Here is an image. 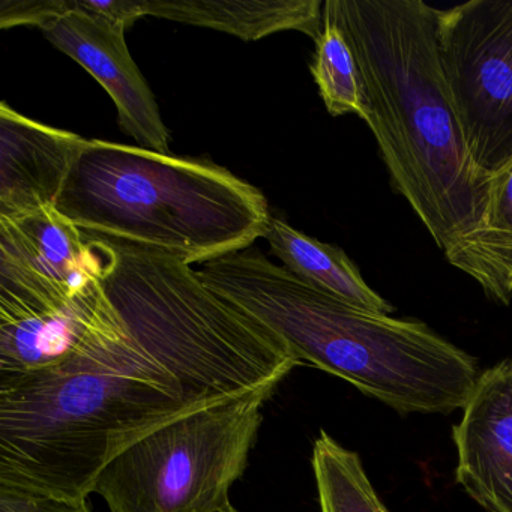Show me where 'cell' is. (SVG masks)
I'll return each instance as SVG.
<instances>
[{"mask_svg": "<svg viewBox=\"0 0 512 512\" xmlns=\"http://www.w3.org/2000/svg\"><path fill=\"white\" fill-rule=\"evenodd\" d=\"M110 301L128 340L43 373L0 377V484L88 500L113 455L206 404L200 398L223 377L154 307L127 290Z\"/></svg>", "mask_w": 512, "mask_h": 512, "instance_id": "6da1fadb", "label": "cell"}, {"mask_svg": "<svg viewBox=\"0 0 512 512\" xmlns=\"http://www.w3.org/2000/svg\"><path fill=\"white\" fill-rule=\"evenodd\" d=\"M440 10L422 0H326L361 73L365 124L395 190L440 250L472 229L490 178L470 157L443 73Z\"/></svg>", "mask_w": 512, "mask_h": 512, "instance_id": "7a4b0ae2", "label": "cell"}, {"mask_svg": "<svg viewBox=\"0 0 512 512\" xmlns=\"http://www.w3.org/2000/svg\"><path fill=\"white\" fill-rule=\"evenodd\" d=\"M200 277L286 343L299 365L346 380L398 413L449 415L478 382V362L418 319L326 295L257 250L203 263Z\"/></svg>", "mask_w": 512, "mask_h": 512, "instance_id": "3957f363", "label": "cell"}, {"mask_svg": "<svg viewBox=\"0 0 512 512\" xmlns=\"http://www.w3.org/2000/svg\"><path fill=\"white\" fill-rule=\"evenodd\" d=\"M91 236L206 263L245 250L268 226L266 197L224 167L86 140L56 203Z\"/></svg>", "mask_w": 512, "mask_h": 512, "instance_id": "277c9868", "label": "cell"}, {"mask_svg": "<svg viewBox=\"0 0 512 512\" xmlns=\"http://www.w3.org/2000/svg\"><path fill=\"white\" fill-rule=\"evenodd\" d=\"M278 385L193 407L113 455L92 482L110 512H212L230 502Z\"/></svg>", "mask_w": 512, "mask_h": 512, "instance_id": "5b68a950", "label": "cell"}, {"mask_svg": "<svg viewBox=\"0 0 512 512\" xmlns=\"http://www.w3.org/2000/svg\"><path fill=\"white\" fill-rule=\"evenodd\" d=\"M439 50L470 157L491 179L512 164V0L440 10Z\"/></svg>", "mask_w": 512, "mask_h": 512, "instance_id": "8992f818", "label": "cell"}, {"mask_svg": "<svg viewBox=\"0 0 512 512\" xmlns=\"http://www.w3.org/2000/svg\"><path fill=\"white\" fill-rule=\"evenodd\" d=\"M128 338L101 280L71 293L0 260V377L53 370Z\"/></svg>", "mask_w": 512, "mask_h": 512, "instance_id": "52a82bcc", "label": "cell"}, {"mask_svg": "<svg viewBox=\"0 0 512 512\" xmlns=\"http://www.w3.org/2000/svg\"><path fill=\"white\" fill-rule=\"evenodd\" d=\"M65 14L40 31L49 43L82 65L115 101L119 125L140 148L169 154L170 133L155 95L130 55L125 31L83 10L80 0H64Z\"/></svg>", "mask_w": 512, "mask_h": 512, "instance_id": "ba28073f", "label": "cell"}, {"mask_svg": "<svg viewBox=\"0 0 512 512\" xmlns=\"http://www.w3.org/2000/svg\"><path fill=\"white\" fill-rule=\"evenodd\" d=\"M455 479L487 512H512V356L479 374L452 427Z\"/></svg>", "mask_w": 512, "mask_h": 512, "instance_id": "9c48e42d", "label": "cell"}, {"mask_svg": "<svg viewBox=\"0 0 512 512\" xmlns=\"http://www.w3.org/2000/svg\"><path fill=\"white\" fill-rule=\"evenodd\" d=\"M86 139L0 106V218L56 208Z\"/></svg>", "mask_w": 512, "mask_h": 512, "instance_id": "30bf717a", "label": "cell"}, {"mask_svg": "<svg viewBox=\"0 0 512 512\" xmlns=\"http://www.w3.org/2000/svg\"><path fill=\"white\" fill-rule=\"evenodd\" d=\"M0 260L71 293L100 283L104 268L97 241L56 208L0 218Z\"/></svg>", "mask_w": 512, "mask_h": 512, "instance_id": "8fae6325", "label": "cell"}, {"mask_svg": "<svg viewBox=\"0 0 512 512\" xmlns=\"http://www.w3.org/2000/svg\"><path fill=\"white\" fill-rule=\"evenodd\" d=\"M320 0H146V13L182 25L257 41L283 31L316 40L323 28Z\"/></svg>", "mask_w": 512, "mask_h": 512, "instance_id": "7c38bea8", "label": "cell"}, {"mask_svg": "<svg viewBox=\"0 0 512 512\" xmlns=\"http://www.w3.org/2000/svg\"><path fill=\"white\" fill-rule=\"evenodd\" d=\"M449 265L469 275L497 304L512 298V164L490 179L478 223L443 250Z\"/></svg>", "mask_w": 512, "mask_h": 512, "instance_id": "4fadbf2b", "label": "cell"}, {"mask_svg": "<svg viewBox=\"0 0 512 512\" xmlns=\"http://www.w3.org/2000/svg\"><path fill=\"white\" fill-rule=\"evenodd\" d=\"M263 238L281 266L308 286L362 310L394 313L395 308L368 286L341 248L317 241L274 217L269 218Z\"/></svg>", "mask_w": 512, "mask_h": 512, "instance_id": "5bb4252c", "label": "cell"}, {"mask_svg": "<svg viewBox=\"0 0 512 512\" xmlns=\"http://www.w3.org/2000/svg\"><path fill=\"white\" fill-rule=\"evenodd\" d=\"M314 479L320 512H391L374 490L358 452L325 430L314 440Z\"/></svg>", "mask_w": 512, "mask_h": 512, "instance_id": "9a60e30c", "label": "cell"}, {"mask_svg": "<svg viewBox=\"0 0 512 512\" xmlns=\"http://www.w3.org/2000/svg\"><path fill=\"white\" fill-rule=\"evenodd\" d=\"M314 43L310 70L329 115H356L365 121L361 73L343 31L323 16L322 32Z\"/></svg>", "mask_w": 512, "mask_h": 512, "instance_id": "2e32d148", "label": "cell"}, {"mask_svg": "<svg viewBox=\"0 0 512 512\" xmlns=\"http://www.w3.org/2000/svg\"><path fill=\"white\" fill-rule=\"evenodd\" d=\"M0 512H91L88 500L0 484Z\"/></svg>", "mask_w": 512, "mask_h": 512, "instance_id": "e0dca14e", "label": "cell"}, {"mask_svg": "<svg viewBox=\"0 0 512 512\" xmlns=\"http://www.w3.org/2000/svg\"><path fill=\"white\" fill-rule=\"evenodd\" d=\"M212 512H241L238 511V509L235 508V506L232 505V503L227 502L224 503L223 506H220V508L215 509V511Z\"/></svg>", "mask_w": 512, "mask_h": 512, "instance_id": "ac0fdd59", "label": "cell"}]
</instances>
